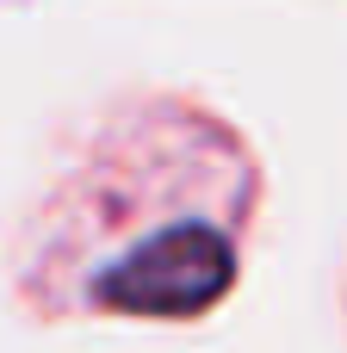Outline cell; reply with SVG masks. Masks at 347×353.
I'll list each match as a JSON object with an SVG mask.
<instances>
[{
	"label": "cell",
	"instance_id": "1",
	"mask_svg": "<svg viewBox=\"0 0 347 353\" xmlns=\"http://www.w3.org/2000/svg\"><path fill=\"white\" fill-rule=\"evenodd\" d=\"M255 192L248 143L205 105H106L25 211L12 285L37 316H205L242 273Z\"/></svg>",
	"mask_w": 347,
	"mask_h": 353
}]
</instances>
